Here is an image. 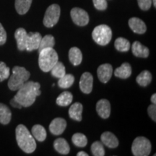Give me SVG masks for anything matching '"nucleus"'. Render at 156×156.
<instances>
[{"label": "nucleus", "mask_w": 156, "mask_h": 156, "mask_svg": "<svg viewBox=\"0 0 156 156\" xmlns=\"http://www.w3.org/2000/svg\"><path fill=\"white\" fill-rule=\"evenodd\" d=\"M41 85L34 81H27L17 90V94L13 99L22 107H29L34 104L36 98L41 95Z\"/></svg>", "instance_id": "obj_1"}, {"label": "nucleus", "mask_w": 156, "mask_h": 156, "mask_svg": "<svg viewBox=\"0 0 156 156\" xmlns=\"http://www.w3.org/2000/svg\"><path fill=\"white\" fill-rule=\"evenodd\" d=\"M15 134L17 145L23 152L32 153L36 151V140L26 126L23 124H19L16 127Z\"/></svg>", "instance_id": "obj_2"}, {"label": "nucleus", "mask_w": 156, "mask_h": 156, "mask_svg": "<svg viewBox=\"0 0 156 156\" xmlns=\"http://www.w3.org/2000/svg\"><path fill=\"white\" fill-rule=\"evenodd\" d=\"M58 61V54L54 48H46L39 51L38 65L44 73L51 71Z\"/></svg>", "instance_id": "obj_3"}, {"label": "nucleus", "mask_w": 156, "mask_h": 156, "mask_svg": "<svg viewBox=\"0 0 156 156\" xmlns=\"http://www.w3.org/2000/svg\"><path fill=\"white\" fill-rule=\"evenodd\" d=\"M30 77V72L25 68L15 66L12 69V75L9 79L8 87L11 90L16 91L28 80Z\"/></svg>", "instance_id": "obj_4"}, {"label": "nucleus", "mask_w": 156, "mask_h": 156, "mask_svg": "<svg viewBox=\"0 0 156 156\" xmlns=\"http://www.w3.org/2000/svg\"><path fill=\"white\" fill-rule=\"evenodd\" d=\"M92 37L93 41L101 46H106L112 38V30L106 25H100L95 27L93 30Z\"/></svg>", "instance_id": "obj_5"}, {"label": "nucleus", "mask_w": 156, "mask_h": 156, "mask_svg": "<svg viewBox=\"0 0 156 156\" xmlns=\"http://www.w3.org/2000/svg\"><path fill=\"white\" fill-rule=\"evenodd\" d=\"M151 149V142L145 136L136 137L132 145V152L134 156L149 155Z\"/></svg>", "instance_id": "obj_6"}, {"label": "nucleus", "mask_w": 156, "mask_h": 156, "mask_svg": "<svg viewBox=\"0 0 156 156\" xmlns=\"http://www.w3.org/2000/svg\"><path fill=\"white\" fill-rule=\"evenodd\" d=\"M61 14L60 7L56 4L50 5L45 13L43 23L46 28H52L58 23Z\"/></svg>", "instance_id": "obj_7"}, {"label": "nucleus", "mask_w": 156, "mask_h": 156, "mask_svg": "<svg viewBox=\"0 0 156 156\" xmlns=\"http://www.w3.org/2000/svg\"><path fill=\"white\" fill-rule=\"evenodd\" d=\"M71 17L75 24L78 26H85L89 23V15L84 9L75 7L70 12Z\"/></svg>", "instance_id": "obj_8"}, {"label": "nucleus", "mask_w": 156, "mask_h": 156, "mask_svg": "<svg viewBox=\"0 0 156 156\" xmlns=\"http://www.w3.org/2000/svg\"><path fill=\"white\" fill-rule=\"evenodd\" d=\"M42 36L38 32H30L27 35L25 50L28 51H32L38 50Z\"/></svg>", "instance_id": "obj_9"}, {"label": "nucleus", "mask_w": 156, "mask_h": 156, "mask_svg": "<svg viewBox=\"0 0 156 156\" xmlns=\"http://www.w3.org/2000/svg\"><path fill=\"white\" fill-rule=\"evenodd\" d=\"M97 75L99 80L103 83H107L113 75V67L110 64H103L98 67Z\"/></svg>", "instance_id": "obj_10"}, {"label": "nucleus", "mask_w": 156, "mask_h": 156, "mask_svg": "<svg viewBox=\"0 0 156 156\" xmlns=\"http://www.w3.org/2000/svg\"><path fill=\"white\" fill-rule=\"evenodd\" d=\"M80 88L85 94H90L92 92L93 85V77L90 73H84L80 80Z\"/></svg>", "instance_id": "obj_11"}, {"label": "nucleus", "mask_w": 156, "mask_h": 156, "mask_svg": "<svg viewBox=\"0 0 156 156\" xmlns=\"http://www.w3.org/2000/svg\"><path fill=\"white\" fill-rule=\"evenodd\" d=\"M67 127V122L63 118H56L49 124V131L54 135H60Z\"/></svg>", "instance_id": "obj_12"}, {"label": "nucleus", "mask_w": 156, "mask_h": 156, "mask_svg": "<svg viewBox=\"0 0 156 156\" xmlns=\"http://www.w3.org/2000/svg\"><path fill=\"white\" fill-rule=\"evenodd\" d=\"M96 111L102 119H108L111 114V104L106 99H101L96 103Z\"/></svg>", "instance_id": "obj_13"}, {"label": "nucleus", "mask_w": 156, "mask_h": 156, "mask_svg": "<svg viewBox=\"0 0 156 156\" xmlns=\"http://www.w3.org/2000/svg\"><path fill=\"white\" fill-rule=\"evenodd\" d=\"M129 26L134 33L137 34H143L147 30L145 23L138 17H132L129 20Z\"/></svg>", "instance_id": "obj_14"}, {"label": "nucleus", "mask_w": 156, "mask_h": 156, "mask_svg": "<svg viewBox=\"0 0 156 156\" xmlns=\"http://www.w3.org/2000/svg\"><path fill=\"white\" fill-rule=\"evenodd\" d=\"M101 142L109 148H116L119 146V140L112 132H105L101 136Z\"/></svg>", "instance_id": "obj_15"}, {"label": "nucleus", "mask_w": 156, "mask_h": 156, "mask_svg": "<svg viewBox=\"0 0 156 156\" xmlns=\"http://www.w3.org/2000/svg\"><path fill=\"white\" fill-rule=\"evenodd\" d=\"M27 35H28V33L23 28H17L15 32V38L16 39L17 48L21 51L25 50Z\"/></svg>", "instance_id": "obj_16"}, {"label": "nucleus", "mask_w": 156, "mask_h": 156, "mask_svg": "<svg viewBox=\"0 0 156 156\" xmlns=\"http://www.w3.org/2000/svg\"><path fill=\"white\" fill-rule=\"evenodd\" d=\"M132 51L136 57L147 58L149 56V48L139 41H134L132 46Z\"/></svg>", "instance_id": "obj_17"}, {"label": "nucleus", "mask_w": 156, "mask_h": 156, "mask_svg": "<svg viewBox=\"0 0 156 156\" xmlns=\"http://www.w3.org/2000/svg\"><path fill=\"white\" fill-rule=\"evenodd\" d=\"M83 110V106L82 103L76 102L70 106L69 109V116L72 119L77 121V122H81Z\"/></svg>", "instance_id": "obj_18"}, {"label": "nucleus", "mask_w": 156, "mask_h": 156, "mask_svg": "<svg viewBox=\"0 0 156 156\" xmlns=\"http://www.w3.org/2000/svg\"><path fill=\"white\" fill-rule=\"evenodd\" d=\"M132 75L131 65L127 62L123 63L119 67L116 68L114 71V75L122 79H127Z\"/></svg>", "instance_id": "obj_19"}, {"label": "nucleus", "mask_w": 156, "mask_h": 156, "mask_svg": "<svg viewBox=\"0 0 156 156\" xmlns=\"http://www.w3.org/2000/svg\"><path fill=\"white\" fill-rule=\"evenodd\" d=\"M54 147L56 152L62 155H67L70 151L69 144L64 138H57L54 142Z\"/></svg>", "instance_id": "obj_20"}, {"label": "nucleus", "mask_w": 156, "mask_h": 156, "mask_svg": "<svg viewBox=\"0 0 156 156\" xmlns=\"http://www.w3.org/2000/svg\"><path fill=\"white\" fill-rule=\"evenodd\" d=\"M69 61L74 66H78L83 61V54L77 47H73L69 51Z\"/></svg>", "instance_id": "obj_21"}, {"label": "nucleus", "mask_w": 156, "mask_h": 156, "mask_svg": "<svg viewBox=\"0 0 156 156\" xmlns=\"http://www.w3.org/2000/svg\"><path fill=\"white\" fill-rule=\"evenodd\" d=\"M33 0H15V7L19 15H25L30 9Z\"/></svg>", "instance_id": "obj_22"}, {"label": "nucleus", "mask_w": 156, "mask_h": 156, "mask_svg": "<svg viewBox=\"0 0 156 156\" xmlns=\"http://www.w3.org/2000/svg\"><path fill=\"white\" fill-rule=\"evenodd\" d=\"M31 132H32L33 136L38 142H44L47 136L45 128L40 124H36L33 126Z\"/></svg>", "instance_id": "obj_23"}, {"label": "nucleus", "mask_w": 156, "mask_h": 156, "mask_svg": "<svg viewBox=\"0 0 156 156\" xmlns=\"http://www.w3.org/2000/svg\"><path fill=\"white\" fill-rule=\"evenodd\" d=\"M12 113L10 109L6 105L0 103V123L2 124H8L11 121Z\"/></svg>", "instance_id": "obj_24"}, {"label": "nucleus", "mask_w": 156, "mask_h": 156, "mask_svg": "<svg viewBox=\"0 0 156 156\" xmlns=\"http://www.w3.org/2000/svg\"><path fill=\"white\" fill-rule=\"evenodd\" d=\"M73 100V95L69 91H64L56 98V104L60 106H67L71 104Z\"/></svg>", "instance_id": "obj_25"}, {"label": "nucleus", "mask_w": 156, "mask_h": 156, "mask_svg": "<svg viewBox=\"0 0 156 156\" xmlns=\"http://www.w3.org/2000/svg\"><path fill=\"white\" fill-rule=\"evenodd\" d=\"M136 81L140 86L146 87L151 83L152 75L147 70L142 71L136 78Z\"/></svg>", "instance_id": "obj_26"}, {"label": "nucleus", "mask_w": 156, "mask_h": 156, "mask_svg": "<svg viewBox=\"0 0 156 156\" xmlns=\"http://www.w3.org/2000/svg\"><path fill=\"white\" fill-rule=\"evenodd\" d=\"M75 82V77L71 74H65L63 77H60L58 81V87L63 89L69 88L73 85Z\"/></svg>", "instance_id": "obj_27"}, {"label": "nucleus", "mask_w": 156, "mask_h": 156, "mask_svg": "<svg viewBox=\"0 0 156 156\" xmlns=\"http://www.w3.org/2000/svg\"><path fill=\"white\" fill-rule=\"evenodd\" d=\"M114 46L119 51L126 52L130 49V42L127 39L119 37L115 41Z\"/></svg>", "instance_id": "obj_28"}, {"label": "nucleus", "mask_w": 156, "mask_h": 156, "mask_svg": "<svg viewBox=\"0 0 156 156\" xmlns=\"http://www.w3.org/2000/svg\"><path fill=\"white\" fill-rule=\"evenodd\" d=\"M55 46V39L51 35H46L44 37H42L40 45L38 47V51L46 48H54Z\"/></svg>", "instance_id": "obj_29"}, {"label": "nucleus", "mask_w": 156, "mask_h": 156, "mask_svg": "<svg viewBox=\"0 0 156 156\" xmlns=\"http://www.w3.org/2000/svg\"><path fill=\"white\" fill-rule=\"evenodd\" d=\"M72 142L78 147H84L87 145V139L85 134L82 133H75L72 137Z\"/></svg>", "instance_id": "obj_30"}, {"label": "nucleus", "mask_w": 156, "mask_h": 156, "mask_svg": "<svg viewBox=\"0 0 156 156\" xmlns=\"http://www.w3.org/2000/svg\"><path fill=\"white\" fill-rule=\"evenodd\" d=\"M51 75L54 77L56 78H60L63 77L66 74L65 67H64L63 63L58 61L55 65L52 67V69H51Z\"/></svg>", "instance_id": "obj_31"}, {"label": "nucleus", "mask_w": 156, "mask_h": 156, "mask_svg": "<svg viewBox=\"0 0 156 156\" xmlns=\"http://www.w3.org/2000/svg\"><path fill=\"white\" fill-rule=\"evenodd\" d=\"M93 155L95 156L105 155V150L103 147V144L101 142L96 141L92 144L90 147Z\"/></svg>", "instance_id": "obj_32"}, {"label": "nucleus", "mask_w": 156, "mask_h": 156, "mask_svg": "<svg viewBox=\"0 0 156 156\" xmlns=\"http://www.w3.org/2000/svg\"><path fill=\"white\" fill-rule=\"evenodd\" d=\"M9 76V68L3 62H0V82L7 80Z\"/></svg>", "instance_id": "obj_33"}, {"label": "nucleus", "mask_w": 156, "mask_h": 156, "mask_svg": "<svg viewBox=\"0 0 156 156\" xmlns=\"http://www.w3.org/2000/svg\"><path fill=\"white\" fill-rule=\"evenodd\" d=\"M95 9L98 10H105L108 7L106 0H93Z\"/></svg>", "instance_id": "obj_34"}, {"label": "nucleus", "mask_w": 156, "mask_h": 156, "mask_svg": "<svg viewBox=\"0 0 156 156\" xmlns=\"http://www.w3.org/2000/svg\"><path fill=\"white\" fill-rule=\"evenodd\" d=\"M138 5L142 10H148L152 5V0H137Z\"/></svg>", "instance_id": "obj_35"}, {"label": "nucleus", "mask_w": 156, "mask_h": 156, "mask_svg": "<svg viewBox=\"0 0 156 156\" xmlns=\"http://www.w3.org/2000/svg\"><path fill=\"white\" fill-rule=\"evenodd\" d=\"M147 113L149 116H151L152 120L156 122V106L155 104L150 105L147 108Z\"/></svg>", "instance_id": "obj_36"}, {"label": "nucleus", "mask_w": 156, "mask_h": 156, "mask_svg": "<svg viewBox=\"0 0 156 156\" xmlns=\"http://www.w3.org/2000/svg\"><path fill=\"white\" fill-rule=\"evenodd\" d=\"M7 41V33L3 25L0 23V46L4 45Z\"/></svg>", "instance_id": "obj_37"}, {"label": "nucleus", "mask_w": 156, "mask_h": 156, "mask_svg": "<svg viewBox=\"0 0 156 156\" xmlns=\"http://www.w3.org/2000/svg\"><path fill=\"white\" fill-rule=\"evenodd\" d=\"M10 104H11V106H12L13 107H15V108H22V106H21L19 104V103H17L16 101H15L13 98L10 101Z\"/></svg>", "instance_id": "obj_38"}, {"label": "nucleus", "mask_w": 156, "mask_h": 156, "mask_svg": "<svg viewBox=\"0 0 156 156\" xmlns=\"http://www.w3.org/2000/svg\"><path fill=\"white\" fill-rule=\"evenodd\" d=\"M151 102L153 104H156V94L154 93V94L151 96Z\"/></svg>", "instance_id": "obj_39"}, {"label": "nucleus", "mask_w": 156, "mask_h": 156, "mask_svg": "<svg viewBox=\"0 0 156 156\" xmlns=\"http://www.w3.org/2000/svg\"><path fill=\"white\" fill-rule=\"evenodd\" d=\"M77 156H88V154L86 153L84 151H80L77 154Z\"/></svg>", "instance_id": "obj_40"}, {"label": "nucleus", "mask_w": 156, "mask_h": 156, "mask_svg": "<svg viewBox=\"0 0 156 156\" xmlns=\"http://www.w3.org/2000/svg\"><path fill=\"white\" fill-rule=\"evenodd\" d=\"M152 3H153L154 7H156V0H152Z\"/></svg>", "instance_id": "obj_41"}]
</instances>
